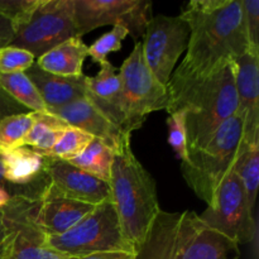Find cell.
Masks as SVG:
<instances>
[{"label":"cell","mask_w":259,"mask_h":259,"mask_svg":"<svg viewBox=\"0 0 259 259\" xmlns=\"http://www.w3.org/2000/svg\"><path fill=\"white\" fill-rule=\"evenodd\" d=\"M181 17L189 24L190 37L186 56L166 86L167 110L229 61L250 51L242 0H192Z\"/></svg>","instance_id":"obj_1"},{"label":"cell","mask_w":259,"mask_h":259,"mask_svg":"<svg viewBox=\"0 0 259 259\" xmlns=\"http://www.w3.org/2000/svg\"><path fill=\"white\" fill-rule=\"evenodd\" d=\"M109 185L124 237L137 252L161 212V207L156 181L134 156L131 138L114 151Z\"/></svg>","instance_id":"obj_2"},{"label":"cell","mask_w":259,"mask_h":259,"mask_svg":"<svg viewBox=\"0 0 259 259\" xmlns=\"http://www.w3.org/2000/svg\"><path fill=\"white\" fill-rule=\"evenodd\" d=\"M186 111L187 153L204 147L224 121L237 115L234 60L195 86L167 110Z\"/></svg>","instance_id":"obj_3"},{"label":"cell","mask_w":259,"mask_h":259,"mask_svg":"<svg viewBox=\"0 0 259 259\" xmlns=\"http://www.w3.org/2000/svg\"><path fill=\"white\" fill-rule=\"evenodd\" d=\"M242 139V120L234 115L220 125L204 147L189 152L186 159L181 162L187 185L210 209L214 207L222 182L234 169Z\"/></svg>","instance_id":"obj_4"},{"label":"cell","mask_w":259,"mask_h":259,"mask_svg":"<svg viewBox=\"0 0 259 259\" xmlns=\"http://www.w3.org/2000/svg\"><path fill=\"white\" fill-rule=\"evenodd\" d=\"M46 245L66 258L110 250L136 253L124 237L111 200L96 205L90 214L63 234L46 238Z\"/></svg>","instance_id":"obj_5"},{"label":"cell","mask_w":259,"mask_h":259,"mask_svg":"<svg viewBox=\"0 0 259 259\" xmlns=\"http://www.w3.org/2000/svg\"><path fill=\"white\" fill-rule=\"evenodd\" d=\"M121 81L120 109L123 129L126 133L139 129L153 111L167 110L169 96L166 86L152 75L142 56L141 42L134 43L131 55L119 68Z\"/></svg>","instance_id":"obj_6"},{"label":"cell","mask_w":259,"mask_h":259,"mask_svg":"<svg viewBox=\"0 0 259 259\" xmlns=\"http://www.w3.org/2000/svg\"><path fill=\"white\" fill-rule=\"evenodd\" d=\"M76 35L73 0H38L30 17L15 28L10 46L40 57L60 43Z\"/></svg>","instance_id":"obj_7"},{"label":"cell","mask_w":259,"mask_h":259,"mask_svg":"<svg viewBox=\"0 0 259 259\" xmlns=\"http://www.w3.org/2000/svg\"><path fill=\"white\" fill-rule=\"evenodd\" d=\"M152 18L149 0H73L76 35L80 38L104 25H121L134 43L141 42Z\"/></svg>","instance_id":"obj_8"},{"label":"cell","mask_w":259,"mask_h":259,"mask_svg":"<svg viewBox=\"0 0 259 259\" xmlns=\"http://www.w3.org/2000/svg\"><path fill=\"white\" fill-rule=\"evenodd\" d=\"M39 199L14 195L0 210L8 232L4 259H67L46 245V234L35 223Z\"/></svg>","instance_id":"obj_9"},{"label":"cell","mask_w":259,"mask_h":259,"mask_svg":"<svg viewBox=\"0 0 259 259\" xmlns=\"http://www.w3.org/2000/svg\"><path fill=\"white\" fill-rule=\"evenodd\" d=\"M190 28L179 17L157 15L151 19L141 40L142 56L152 75L167 86L177 61L186 52Z\"/></svg>","instance_id":"obj_10"},{"label":"cell","mask_w":259,"mask_h":259,"mask_svg":"<svg viewBox=\"0 0 259 259\" xmlns=\"http://www.w3.org/2000/svg\"><path fill=\"white\" fill-rule=\"evenodd\" d=\"M199 217L205 224L227 235L238 245L250 243L257 235L254 212L234 169L220 185L214 207H207Z\"/></svg>","instance_id":"obj_11"},{"label":"cell","mask_w":259,"mask_h":259,"mask_svg":"<svg viewBox=\"0 0 259 259\" xmlns=\"http://www.w3.org/2000/svg\"><path fill=\"white\" fill-rule=\"evenodd\" d=\"M176 253L179 259H239V245L205 224L191 210L179 214L176 224Z\"/></svg>","instance_id":"obj_12"},{"label":"cell","mask_w":259,"mask_h":259,"mask_svg":"<svg viewBox=\"0 0 259 259\" xmlns=\"http://www.w3.org/2000/svg\"><path fill=\"white\" fill-rule=\"evenodd\" d=\"M259 53L248 51L234 60V81L238 96L237 115L242 120V143L259 142Z\"/></svg>","instance_id":"obj_13"},{"label":"cell","mask_w":259,"mask_h":259,"mask_svg":"<svg viewBox=\"0 0 259 259\" xmlns=\"http://www.w3.org/2000/svg\"><path fill=\"white\" fill-rule=\"evenodd\" d=\"M46 175L48 182L68 199L94 206L111 200V189L108 182L86 174L70 162L47 158Z\"/></svg>","instance_id":"obj_14"},{"label":"cell","mask_w":259,"mask_h":259,"mask_svg":"<svg viewBox=\"0 0 259 259\" xmlns=\"http://www.w3.org/2000/svg\"><path fill=\"white\" fill-rule=\"evenodd\" d=\"M47 111L62 119L70 126L86 132L94 138L101 139L114 151L118 149L124 141L131 138V134L116 125L88 96Z\"/></svg>","instance_id":"obj_15"},{"label":"cell","mask_w":259,"mask_h":259,"mask_svg":"<svg viewBox=\"0 0 259 259\" xmlns=\"http://www.w3.org/2000/svg\"><path fill=\"white\" fill-rule=\"evenodd\" d=\"M94 207L63 196L48 182L39 197L35 223L46 237L61 235L90 214Z\"/></svg>","instance_id":"obj_16"},{"label":"cell","mask_w":259,"mask_h":259,"mask_svg":"<svg viewBox=\"0 0 259 259\" xmlns=\"http://www.w3.org/2000/svg\"><path fill=\"white\" fill-rule=\"evenodd\" d=\"M0 159L5 184L25 187V196L39 199L30 186L48 184L46 175L47 157L29 147H20L12 152L0 154Z\"/></svg>","instance_id":"obj_17"},{"label":"cell","mask_w":259,"mask_h":259,"mask_svg":"<svg viewBox=\"0 0 259 259\" xmlns=\"http://www.w3.org/2000/svg\"><path fill=\"white\" fill-rule=\"evenodd\" d=\"M43 103L50 109L61 108L63 105L85 98L88 94V76H58L40 70L35 62L25 71Z\"/></svg>","instance_id":"obj_18"},{"label":"cell","mask_w":259,"mask_h":259,"mask_svg":"<svg viewBox=\"0 0 259 259\" xmlns=\"http://www.w3.org/2000/svg\"><path fill=\"white\" fill-rule=\"evenodd\" d=\"M121 81L119 71L108 60L100 65V71L94 77H88V96L103 113L123 129L119 99ZM124 131V129H123Z\"/></svg>","instance_id":"obj_19"},{"label":"cell","mask_w":259,"mask_h":259,"mask_svg":"<svg viewBox=\"0 0 259 259\" xmlns=\"http://www.w3.org/2000/svg\"><path fill=\"white\" fill-rule=\"evenodd\" d=\"M89 47L80 37H72L60 43L37 58L35 65L46 72L58 76H81Z\"/></svg>","instance_id":"obj_20"},{"label":"cell","mask_w":259,"mask_h":259,"mask_svg":"<svg viewBox=\"0 0 259 259\" xmlns=\"http://www.w3.org/2000/svg\"><path fill=\"white\" fill-rule=\"evenodd\" d=\"M179 212L158 214L143 244L137 249L136 259H179L176 253V224Z\"/></svg>","instance_id":"obj_21"},{"label":"cell","mask_w":259,"mask_h":259,"mask_svg":"<svg viewBox=\"0 0 259 259\" xmlns=\"http://www.w3.org/2000/svg\"><path fill=\"white\" fill-rule=\"evenodd\" d=\"M33 113H34V121L25 138L24 147H29L43 156L57 143L58 139L70 125L48 111L43 113L33 111Z\"/></svg>","instance_id":"obj_22"},{"label":"cell","mask_w":259,"mask_h":259,"mask_svg":"<svg viewBox=\"0 0 259 259\" xmlns=\"http://www.w3.org/2000/svg\"><path fill=\"white\" fill-rule=\"evenodd\" d=\"M114 149L101 139L94 138L81 154L71 159V164L104 182L110 181Z\"/></svg>","instance_id":"obj_23"},{"label":"cell","mask_w":259,"mask_h":259,"mask_svg":"<svg viewBox=\"0 0 259 259\" xmlns=\"http://www.w3.org/2000/svg\"><path fill=\"white\" fill-rule=\"evenodd\" d=\"M0 89L29 111L43 113L47 106L24 72L0 73Z\"/></svg>","instance_id":"obj_24"},{"label":"cell","mask_w":259,"mask_h":259,"mask_svg":"<svg viewBox=\"0 0 259 259\" xmlns=\"http://www.w3.org/2000/svg\"><path fill=\"white\" fill-rule=\"evenodd\" d=\"M234 171L242 181L248 204L253 210L259 185V142L250 146L242 143Z\"/></svg>","instance_id":"obj_25"},{"label":"cell","mask_w":259,"mask_h":259,"mask_svg":"<svg viewBox=\"0 0 259 259\" xmlns=\"http://www.w3.org/2000/svg\"><path fill=\"white\" fill-rule=\"evenodd\" d=\"M34 121V113L15 114L0 121V154L24 147L25 138Z\"/></svg>","instance_id":"obj_26"},{"label":"cell","mask_w":259,"mask_h":259,"mask_svg":"<svg viewBox=\"0 0 259 259\" xmlns=\"http://www.w3.org/2000/svg\"><path fill=\"white\" fill-rule=\"evenodd\" d=\"M93 139L94 137L86 132L73 128V126H68L65 133L58 139L57 143L50 151L46 152L43 156L47 157V158L68 162L82 153L83 149L90 144Z\"/></svg>","instance_id":"obj_27"},{"label":"cell","mask_w":259,"mask_h":259,"mask_svg":"<svg viewBox=\"0 0 259 259\" xmlns=\"http://www.w3.org/2000/svg\"><path fill=\"white\" fill-rule=\"evenodd\" d=\"M126 35H129V32L125 28L121 25H115L110 32L104 33L89 47V56L93 58L94 62L101 65L103 62H105L106 57L110 53L120 51L121 42Z\"/></svg>","instance_id":"obj_28"},{"label":"cell","mask_w":259,"mask_h":259,"mask_svg":"<svg viewBox=\"0 0 259 259\" xmlns=\"http://www.w3.org/2000/svg\"><path fill=\"white\" fill-rule=\"evenodd\" d=\"M35 57L23 48L7 46L0 48V73L25 72L33 63Z\"/></svg>","instance_id":"obj_29"},{"label":"cell","mask_w":259,"mask_h":259,"mask_svg":"<svg viewBox=\"0 0 259 259\" xmlns=\"http://www.w3.org/2000/svg\"><path fill=\"white\" fill-rule=\"evenodd\" d=\"M168 125V143L174 148L176 157L180 161H185L187 157L186 142V111H174L167 118Z\"/></svg>","instance_id":"obj_30"},{"label":"cell","mask_w":259,"mask_h":259,"mask_svg":"<svg viewBox=\"0 0 259 259\" xmlns=\"http://www.w3.org/2000/svg\"><path fill=\"white\" fill-rule=\"evenodd\" d=\"M243 19L249 40L250 51L259 53V2L242 0Z\"/></svg>","instance_id":"obj_31"},{"label":"cell","mask_w":259,"mask_h":259,"mask_svg":"<svg viewBox=\"0 0 259 259\" xmlns=\"http://www.w3.org/2000/svg\"><path fill=\"white\" fill-rule=\"evenodd\" d=\"M37 4L38 0H0V13L17 28L30 17Z\"/></svg>","instance_id":"obj_32"},{"label":"cell","mask_w":259,"mask_h":259,"mask_svg":"<svg viewBox=\"0 0 259 259\" xmlns=\"http://www.w3.org/2000/svg\"><path fill=\"white\" fill-rule=\"evenodd\" d=\"M23 113H29V110L25 109L23 105H20L19 103H17L3 89H0V121L7 118V116Z\"/></svg>","instance_id":"obj_33"},{"label":"cell","mask_w":259,"mask_h":259,"mask_svg":"<svg viewBox=\"0 0 259 259\" xmlns=\"http://www.w3.org/2000/svg\"><path fill=\"white\" fill-rule=\"evenodd\" d=\"M14 35L15 28L13 22L0 13V48L10 46Z\"/></svg>","instance_id":"obj_34"},{"label":"cell","mask_w":259,"mask_h":259,"mask_svg":"<svg viewBox=\"0 0 259 259\" xmlns=\"http://www.w3.org/2000/svg\"><path fill=\"white\" fill-rule=\"evenodd\" d=\"M67 259H136V253L110 250V252L93 253V254L81 255V257H70Z\"/></svg>","instance_id":"obj_35"},{"label":"cell","mask_w":259,"mask_h":259,"mask_svg":"<svg viewBox=\"0 0 259 259\" xmlns=\"http://www.w3.org/2000/svg\"><path fill=\"white\" fill-rule=\"evenodd\" d=\"M8 247V232L5 229V225L0 217V259H4L5 252Z\"/></svg>","instance_id":"obj_36"},{"label":"cell","mask_w":259,"mask_h":259,"mask_svg":"<svg viewBox=\"0 0 259 259\" xmlns=\"http://www.w3.org/2000/svg\"><path fill=\"white\" fill-rule=\"evenodd\" d=\"M10 197L12 196H10V194L8 192V190L5 189V187L0 186V210L9 202Z\"/></svg>","instance_id":"obj_37"},{"label":"cell","mask_w":259,"mask_h":259,"mask_svg":"<svg viewBox=\"0 0 259 259\" xmlns=\"http://www.w3.org/2000/svg\"><path fill=\"white\" fill-rule=\"evenodd\" d=\"M0 186L5 187L7 189V184L4 181V176H3V164H2V159H0Z\"/></svg>","instance_id":"obj_38"}]
</instances>
